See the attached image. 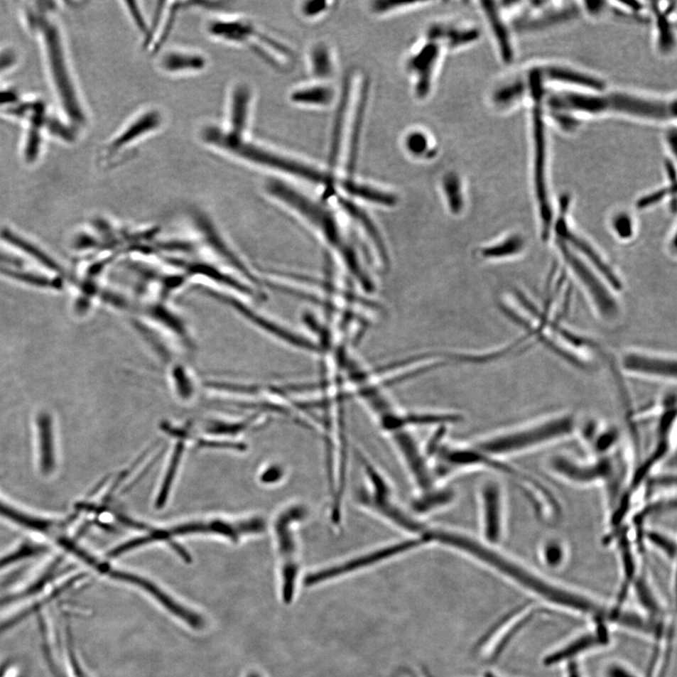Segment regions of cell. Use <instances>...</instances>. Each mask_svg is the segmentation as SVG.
Returning a JSON list of instances; mask_svg holds the SVG:
<instances>
[{
	"instance_id": "6",
	"label": "cell",
	"mask_w": 677,
	"mask_h": 677,
	"mask_svg": "<svg viewBox=\"0 0 677 677\" xmlns=\"http://www.w3.org/2000/svg\"><path fill=\"white\" fill-rule=\"evenodd\" d=\"M40 36L49 77L55 92L66 114L75 124H85V113L81 107L77 88L65 54L62 35L57 26L49 20H40Z\"/></svg>"
},
{
	"instance_id": "9",
	"label": "cell",
	"mask_w": 677,
	"mask_h": 677,
	"mask_svg": "<svg viewBox=\"0 0 677 677\" xmlns=\"http://www.w3.org/2000/svg\"><path fill=\"white\" fill-rule=\"evenodd\" d=\"M482 539L499 546L507 536L508 502L504 483L495 477L485 478L478 488Z\"/></svg>"
},
{
	"instance_id": "41",
	"label": "cell",
	"mask_w": 677,
	"mask_h": 677,
	"mask_svg": "<svg viewBox=\"0 0 677 677\" xmlns=\"http://www.w3.org/2000/svg\"><path fill=\"white\" fill-rule=\"evenodd\" d=\"M9 668H10V662H5L0 665V677H4L6 673L8 672Z\"/></svg>"
},
{
	"instance_id": "25",
	"label": "cell",
	"mask_w": 677,
	"mask_h": 677,
	"mask_svg": "<svg viewBox=\"0 0 677 677\" xmlns=\"http://www.w3.org/2000/svg\"><path fill=\"white\" fill-rule=\"evenodd\" d=\"M81 579L80 577H75V579L70 580L67 583H63V585L58 587L55 589L53 592H51L50 594L46 595L45 597L42 598L36 603H33V605L28 607L27 609H25L24 611L17 613V614L13 616L11 618H9L8 620L3 621L0 624V633L5 632L6 630L11 629V627L17 626V624L21 623L22 621H25L26 619L30 617L33 613L39 612L43 607L48 605L50 603L51 601L56 600V598L60 597L63 592L68 591L71 586L74 585L75 583H77L78 580Z\"/></svg>"
},
{
	"instance_id": "7",
	"label": "cell",
	"mask_w": 677,
	"mask_h": 677,
	"mask_svg": "<svg viewBox=\"0 0 677 677\" xmlns=\"http://www.w3.org/2000/svg\"><path fill=\"white\" fill-rule=\"evenodd\" d=\"M558 254L566 269L570 270L575 280L585 293L590 303L601 320L614 322L620 316L621 308L615 292L600 273L595 271L585 261L562 240L554 239Z\"/></svg>"
},
{
	"instance_id": "27",
	"label": "cell",
	"mask_w": 677,
	"mask_h": 677,
	"mask_svg": "<svg viewBox=\"0 0 677 677\" xmlns=\"http://www.w3.org/2000/svg\"><path fill=\"white\" fill-rule=\"evenodd\" d=\"M610 227L613 237L619 242H630L637 234L635 220L627 211L620 210L613 213L610 220Z\"/></svg>"
},
{
	"instance_id": "10",
	"label": "cell",
	"mask_w": 677,
	"mask_h": 677,
	"mask_svg": "<svg viewBox=\"0 0 677 677\" xmlns=\"http://www.w3.org/2000/svg\"><path fill=\"white\" fill-rule=\"evenodd\" d=\"M307 508L304 505H292L281 513L275 524L278 552L281 560V579H283V598L284 602H292L295 597L296 583L298 579L299 565L298 547H296L295 531L293 525L306 519Z\"/></svg>"
},
{
	"instance_id": "35",
	"label": "cell",
	"mask_w": 677,
	"mask_h": 677,
	"mask_svg": "<svg viewBox=\"0 0 677 677\" xmlns=\"http://www.w3.org/2000/svg\"><path fill=\"white\" fill-rule=\"evenodd\" d=\"M312 60L313 72L318 77H327L331 74L332 63L325 46L318 45L313 49Z\"/></svg>"
},
{
	"instance_id": "30",
	"label": "cell",
	"mask_w": 677,
	"mask_h": 677,
	"mask_svg": "<svg viewBox=\"0 0 677 677\" xmlns=\"http://www.w3.org/2000/svg\"><path fill=\"white\" fill-rule=\"evenodd\" d=\"M55 571H56V566H53V568L49 569L45 575H43V576L40 578L39 580L31 584V586L23 590V591L17 592V594L7 595V597L0 598V609L10 606L11 604L19 602V601L26 600V598L33 597L35 594H38V592L42 591L46 584L54 577Z\"/></svg>"
},
{
	"instance_id": "16",
	"label": "cell",
	"mask_w": 677,
	"mask_h": 677,
	"mask_svg": "<svg viewBox=\"0 0 677 677\" xmlns=\"http://www.w3.org/2000/svg\"><path fill=\"white\" fill-rule=\"evenodd\" d=\"M440 56V46L435 42L427 43L409 60L408 67L417 75V94L426 97L431 88L432 75Z\"/></svg>"
},
{
	"instance_id": "36",
	"label": "cell",
	"mask_w": 677,
	"mask_h": 677,
	"mask_svg": "<svg viewBox=\"0 0 677 677\" xmlns=\"http://www.w3.org/2000/svg\"><path fill=\"white\" fill-rule=\"evenodd\" d=\"M43 552H45V548L39 547V546L38 547L33 545L22 546L16 551L11 552V553L6 555L0 559V569L7 568V566L19 562V560L27 559V558L36 556V555L43 553Z\"/></svg>"
},
{
	"instance_id": "40",
	"label": "cell",
	"mask_w": 677,
	"mask_h": 677,
	"mask_svg": "<svg viewBox=\"0 0 677 677\" xmlns=\"http://www.w3.org/2000/svg\"><path fill=\"white\" fill-rule=\"evenodd\" d=\"M327 7V3L325 1H310L304 5L303 11L307 16H315L321 13Z\"/></svg>"
},
{
	"instance_id": "24",
	"label": "cell",
	"mask_w": 677,
	"mask_h": 677,
	"mask_svg": "<svg viewBox=\"0 0 677 677\" xmlns=\"http://www.w3.org/2000/svg\"><path fill=\"white\" fill-rule=\"evenodd\" d=\"M479 31L475 28H455L449 26L435 25L430 28L428 36L433 42L445 40L451 48H457L475 42L479 38Z\"/></svg>"
},
{
	"instance_id": "18",
	"label": "cell",
	"mask_w": 677,
	"mask_h": 677,
	"mask_svg": "<svg viewBox=\"0 0 677 677\" xmlns=\"http://www.w3.org/2000/svg\"><path fill=\"white\" fill-rule=\"evenodd\" d=\"M251 92L245 85L237 86L232 92L229 107V127L227 132L235 136H244L248 127Z\"/></svg>"
},
{
	"instance_id": "13",
	"label": "cell",
	"mask_w": 677,
	"mask_h": 677,
	"mask_svg": "<svg viewBox=\"0 0 677 677\" xmlns=\"http://www.w3.org/2000/svg\"><path fill=\"white\" fill-rule=\"evenodd\" d=\"M95 566L102 573L107 574L112 579L123 581V583H130L132 585L138 586L143 591L152 595L156 601H158L165 609H167L171 614L175 615L180 620L184 621L188 626L194 629H202L205 626V619L202 615L197 612L191 611L187 607L177 602L175 600L170 597V595L159 588L158 585L153 583L152 581L145 579L138 575L127 573V572L114 570L110 568L109 565L104 563H97Z\"/></svg>"
},
{
	"instance_id": "4",
	"label": "cell",
	"mask_w": 677,
	"mask_h": 677,
	"mask_svg": "<svg viewBox=\"0 0 677 677\" xmlns=\"http://www.w3.org/2000/svg\"><path fill=\"white\" fill-rule=\"evenodd\" d=\"M202 138L207 143L252 164L283 171L315 184L330 183L328 177L321 171L246 141L244 136H232L219 127H206L203 130Z\"/></svg>"
},
{
	"instance_id": "34",
	"label": "cell",
	"mask_w": 677,
	"mask_h": 677,
	"mask_svg": "<svg viewBox=\"0 0 677 677\" xmlns=\"http://www.w3.org/2000/svg\"><path fill=\"white\" fill-rule=\"evenodd\" d=\"M443 187L445 190L450 208L455 213H459L463 208L464 202L461 183L458 176L453 173L447 174L443 179Z\"/></svg>"
},
{
	"instance_id": "39",
	"label": "cell",
	"mask_w": 677,
	"mask_h": 677,
	"mask_svg": "<svg viewBox=\"0 0 677 677\" xmlns=\"http://www.w3.org/2000/svg\"><path fill=\"white\" fill-rule=\"evenodd\" d=\"M406 146L413 155L421 156L428 149V141L423 133H411L406 139Z\"/></svg>"
},
{
	"instance_id": "14",
	"label": "cell",
	"mask_w": 677,
	"mask_h": 677,
	"mask_svg": "<svg viewBox=\"0 0 677 677\" xmlns=\"http://www.w3.org/2000/svg\"><path fill=\"white\" fill-rule=\"evenodd\" d=\"M389 435L421 492L434 487L432 470L413 435L406 429L396 430Z\"/></svg>"
},
{
	"instance_id": "11",
	"label": "cell",
	"mask_w": 677,
	"mask_h": 677,
	"mask_svg": "<svg viewBox=\"0 0 677 677\" xmlns=\"http://www.w3.org/2000/svg\"><path fill=\"white\" fill-rule=\"evenodd\" d=\"M423 544H426V543L423 537L417 536L414 538L396 543V544L389 545L387 547L379 548L377 551L368 552V553L363 554L362 556L354 558V559L342 563L341 565L331 566V568L322 569V570L315 572V573L308 575L305 578V585L312 586L328 580L335 579L337 577L344 576V575L350 574L351 572L368 568V566L373 565L374 563L383 562V560L391 559V558L397 556V555L411 551L412 549L419 548Z\"/></svg>"
},
{
	"instance_id": "3",
	"label": "cell",
	"mask_w": 677,
	"mask_h": 677,
	"mask_svg": "<svg viewBox=\"0 0 677 677\" xmlns=\"http://www.w3.org/2000/svg\"><path fill=\"white\" fill-rule=\"evenodd\" d=\"M614 455L584 460L576 456L559 453L548 456L546 469L563 483L580 487L612 488L629 480V467Z\"/></svg>"
},
{
	"instance_id": "32",
	"label": "cell",
	"mask_w": 677,
	"mask_h": 677,
	"mask_svg": "<svg viewBox=\"0 0 677 677\" xmlns=\"http://www.w3.org/2000/svg\"><path fill=\"white\" fill-rule=\"evenodd\" d=\"M40 457H42V467L45 472H50L52 470V433L50 427V421L48 416L40 418Z\"/></svg>"
},
{
	"instance_id": "29",
	"label": "cell",
	"mask_w": 677,
	"mask_h": 677,
	"mask_svg": "<svg viewBox=\"0 0 677 677\" xmlns=\"http://www.w3.org/2000/svg\"><path fill=\"white\" fill-rule=\"evenodd\" d=\"M333 97L332 90L323 86L298 90L292 94L293 102L305 104H327L332 101Z\"/></svg>"
},
{
	"instance_id": "19",
	"label": "cell",
	"mask_w": 677,
	"mask_h": 677,
	"mask_svg": "<svg viewBox=\"0 0 677 677\" xmlns=\"http://www.w3.org/2000/svg\"><path fill=\"white\" fill-rule=\"evenodd\" d=\"M538 556L546 568L551 570H559L568 562V546L562 537L556 536L545 537L540 542Z\"/></svg>"
},
{
	"instance_id": "5",
	"label": "cell",
	"mask_w": 677,
	"mask_h": 677,
	"mask_svg": "<svg viewBox=\"0 0 677 677\" xmlns=\"http://www.w3.org/2000/svg\"><path fill=\"white\" fill-rule=\"evenodd\" d=\"M531 94L534 97L533 130L534 139V190L539 237L543 243L552 239L556 212L552 205L547 174V143H546L545 123L541 106L545 94L542 84H531Z\"/></svg>"
},
{
	"instance_id": "20",
	"label": "cell",
	"mask_w": 677,
	"mask_h": 677,
	"mask_svg": "<svg viewBox=\"0 0 677 677\" xmlns=\"http://www.w3.org/2000/svg\"><path fill=\"white\" fill-rule=\"evenodd\" d=\"M620 440L621 434L618 427L602 421L587 445V449L592 453L594 457L612 455L617 451Z\"/></svg>"
},
{
	"instance_id": "26",
	"label": "cell",
	"mask_w": 677,
	"mask_h": 677,
	"mask_svg": "<svg viewBox=\"0 0 677 677\" xmlns=\"http://www.w3.org/2000/svg\"><path fill=\"white\" fill-rule=\"evenodd\" d=\"M641 538V542H645V544L656 549L668 560L676 559V537L668 531L658 530V529L643 528Z\"/></svg>"
},
{
	"instance_id": "31",
	"label": "cell",
	"mask_w": 677,
	"mask_h": 677,
	"mask_svg": "<svg viewBox=\"0 0 677 677\" xmlns=\"http://www.w3.org/2000/svg\"><path fill=\"white\" fill-rule=\"evenodd\" d=\"M366 91H367V89H366V87H364L362 94V97H360L359 107H357L355 121H354L352 136H351L350 141V159H348V170H350V173H352L356 165L359 135L360 133H362V126L363 116H364L366 97H367V92Z\"/></svg>"
},
{
	"instance_id": "12",
	"label": "cell",
	"mask_w": 677,
	"mask_h": 677,
	"mask_svg": "<svg viewBox=\"0 0 677 677\" xmlns=\"http://www.w3.org/2000/svg\"><path fill=\"white\" fill-rule=\"evenodd\" d=\"M618 367L629 376L656 381L676 382L675 356L644 350H626L619 357Z\"/></svg>"
},
{
	"instance_id": "15",
	"label": "cell",
	"mask_w": 677,
	"mask_h": 677,
	"mask_svg": "<svg viewBox=\"0 0 677 677\" xmlns=\"http://www.w3.org/2000/svg\"><path fill=\"white\" fill-rule=\"evenodd\" d=\"M161 124L162 116L158 110L150 109L141 113L109 142L107 147V158L121 153V151L129 147L134 142L158 129Z\"/></svg>"
},
{
	"instance_id": "33",
	"label": "cell",
	"mask_w": 677,
	"mask_h": 677,
	"mask_svg": "<svg viewBox=\"0 0 677 677\" xmlns=\"http://www.w3.org/2000/svg\"><path fill=\"white\" fill-rule=\"evenodd\" d=\"M348 98H350V84H347V89L344 90L341 106L339 107L338 114H337L335 124H334L332 146L330 151V164H336L337 156H338L340 149V142H341L342 126L345 118V112H347Z\"/></svg>"
},
{
	"instance_id": "8",
	"label": "cell",
	"mask_w": 677,
	"mask_h": 677,
	"mask_svg": "<svg viewBox=\"0 0 677 677\" xmlns=\"http://www.w3.org/2000/svg\"><path fill=\"white\" fill-rule=\"evenodd\" d=\"M359 457L369 483V487L357 496L359 504L400 530L421 536L426 527L398 504L392 494L391 484L371 461L360 453Z\"/></svg>"
},
{
	"instance_id": "28",
	"label": "cell",
	"mask_w": 677,
	"mask_h": 677,
	"mask_svg": "<svg viewBox=\"0 0 677 677\" xmlns=\"http://www.w3.org/2000/svg\"><path fill=\"white\" fill-rule=\"evenodd\" d=\"M344 188L348 193L352 194L354 196L370 200V202L380 203V205H394L396 202L394 195L374 190V188L368 187V185L348 181L345 183Z\"/></svg>"
},
{
	"instance_id": "42",
	"label": "cell",
	"mask_w": 677,
	"mask_h": 677,
	"mask_svg": "<svg viewBox=\"0 0 677 677\" xmlns=\"http://www.w3.org/2000/svg\"><path fill=\"white\" fill-rule=\"evenodd\" d=\"M247 677H261V676L259 675V673H257L252 672V673H249L248 676Z\"/></svg>"
},
{
	"instance_id": "17",
	"label": "cell",
	"mask_w": 677,
	"mask_h": 677,
	"mask_svg": "<svg viewBox=\"0 0 677 677\" xmlns=\"http://www.w3.org/2000/svg\"><path fill=\"white\" fill-rule=\"evenodd\" d=\"M527 249V240L520 232H510L481 249V257L488 261H507L522 255Z\"/></svg>"
},
{
	"instance_id": "2",
	"label": "cell",
	"mask_w": 677,
	"mask_h": 677,
	"mask_svg": "<svg viewBox=\"0 0 677 677\" xmlns=\"http://www.w3.org/2000/svg\"><path fill=\"white\" fill-rule=\"evenodd\" d=\"M580 420V415L573 411H557L492 433L470 445L491 457L509 461L577 437Z\"/></svg>"
},
{
	"instance_id": "23",
	"label": "cell",
	"mask_w": 677,
	"mask_h": 677,
	"mask_svg": "<svg viewBox=\"0 0 677 677\" xmlns=\"http://www.w3.org/2000/svg\"><path fill=\"white\" fill-rule=\"evenodd\" d=\"M482 4H483L488 21L490 22L497 42H498L502 59L505 62H511V60H513L514 55L513 45L511 43L508 28L502 18L498 7L496 8L495 3L493 2H483Z\"/></svg>"
},
{
	"instance_id": "22",
	"label": "cell",
	"mask_w": 677,
	"mask_h": 677,
	"mask_svg": "<svg viewBox=\"0 0 677 677\" xmlns=\"http://www.w3.org/2000/svg\"><path fill=\"white\" fill-rule=\"evenodd\" d=\"M161 60V68L174 74L200 71L206 65V60L202 55L184 51L168 52Z\"/></svg>"
},
{
	"instance_id": "21",
	"label": "cell",
	"mask_w": 677,
	"mask_h": 677,
	"mask_svg": "<svg viewBox=\"0 0 677 677\" xmlns=\"http://www.w3.org/2000/svg\"><path fill=\"white\" fill-rule=\"evenodd\" d=\"M456 498V494L453 488L433 487L431 489L421 492L420 495L412 502V507L415 513L429 514L452 504Z\"/></svg>"
},
{
	"instance_id": "38",
	"label": "cell",
	"mask_w": 677,
	"mask_h": 677,
	"mask_svg": "<svg viewBox=\"0 0 677 677\" xmlns=\"http://www.w3.org/2000/svg\"><path fill=\"white\" fill-rule=\"evenodd\" d=\"M668 14L669 13L665 11L662 16H659L658 18L659 48L662 50H669L671 46H673L672 28H671V24L666 18Z\"/></svg>"
},
{
	"instance_id": "1",
	"label": "cell",
	"mask_w": 677,
	"mask_h": 677,
	"mask_svg": "<svg viewBox=\"0 0 677 677\" xmlns=\"http://www.w3.org/2000/svg\"><path fill=\"white\" fill-rule=\"evenodd\" d=\"M443 544L469 555L478 562L484 563L496 573L519 584L526 590L551 601L552 603L587 614H597L600 609L588 598L578 595L577 592L563 588L551 583L547 578L521 562L512 554L470 536L464 531L450 529L444 536Z\"/></svg>"
},
{
	"instance_id": "37",
	"label": "cell",
	"mask_w": 677,
	"mask_h": 677,
	"mask_svg": "<svg viewBox=\"0 0 677 677\" xmlns=\"http://www.w3.org/2000/svg\"><path fill=\"white\" fill-rule=\"evenodd\" d=\"M673 194V196L676 195V185H670V187L661 188V190L653 191L649 194L645 195L640 197L636 203L638 209H646L658 205V203L664 202L666 200L668 197H670L669 195Z\"/></svg>"
}]
</instances>
